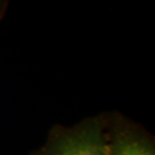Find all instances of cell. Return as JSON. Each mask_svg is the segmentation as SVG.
Returning <instances> with one entry per match:
<instances>
[{"instance_id": "2", "label": "cell", "mask_w": 155, "mask_h": 155, "mask_svg": "<svg viewBox=\"0 0 155 155\" xmlns=\"http://www.w3.org/2000/svg\"><path fill=\"white\" fill-rule=\"evenodd\" d=\"M107 155H155V139L143 126L118 111L104 113Z\"/></svg>"}, {"instance_id": "3", "label": "cell", "mask_w": 155, "mask_h": 155, "mask_svg": "<svg viewBox=\"0 0 155 155\" xmlns=\"http://www.w3.org/2000/svg\"><path fill=\"white\" fill-rule=\"evenodd\" d=\"M8 7V1L7 0H0V22L3 19L4 15L6 14V10Z\"/></svg>"}, {"instance_id": "1", "label": "cell", "mask_w": 155, "mask_h": 155, "mask_svg": "<svg viewBox=\"0 0 155 155\" xmlns=\"http://www.w3.org/2000/svg\"><path fill=\"white\" fill-rule=\"evenodd\" d=\"M29 155H107L104 113L84 118L73 126L54 124L45 143Z\"/></svg>"}]
</instances>
